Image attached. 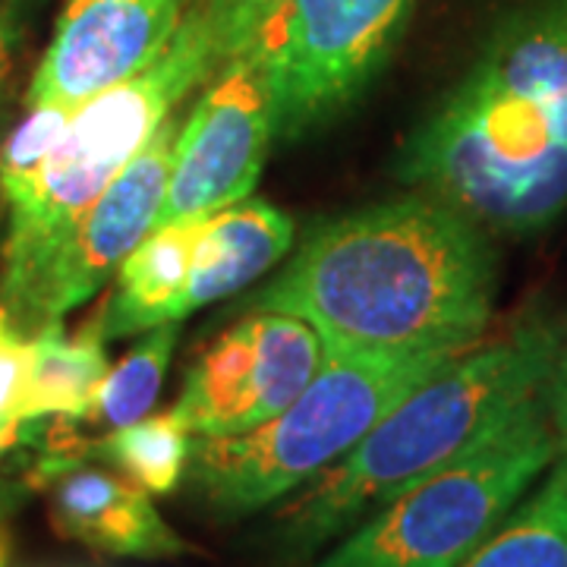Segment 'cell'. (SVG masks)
Listing matches in <instances>:
<instances>
[{"instance_id": "obj_1", "label": "cell", "mask_w": 567, "mask_h": 567, "mask_svg": "<svg viewBox=\"0 0 567 567\" xmlns=\"http://www.w3.org/2000/svg\"><path fill=\"white\" fill-rule=\"evenodd\" d=\"M498 287L486 227L429 193L319 224L244 303L309 322L328 353L461 357Z\"/></svg>"}, {"instance_id": "obj_2", "label": "cell", "mask_w": 567, "mask_h": 567, "mask_svg": "<svg viewBox=\"0 0 567 567\" xmlns=\"http://www.w3.org/2000/svg\"><path fill=\"white\" fill-rule=\"evenodd\" d=\"M401 177L486 230L567 208V0L505 29L401 152Z\"/></svg>"}, {"instance_id": "obj_3", "label": "cell", "mask_w": 567, "mask_h": 567, "mask_svg": "<svg viewBox=\"0 0 567 567\" xmlns=\"http://www.w3.org/2000/svg\"><path fill=\"white\" fill-rule=\"evenodd\" d=\"M561 347L565 324L533 316L505 338L454 357L281 507L275 546L303 558L360 527L401 492L454 461L514 406L539 394Z\"/></svg>"}, {"instance_id": "obj_4", "label": "cell", "mask_w": 567, "mask_h": 567, "mask_svg": "<svg viewBox=\"0 0 567 567\" xmlns=\"http://www.w3.org/2000/svg\"><path fill=\"white\" fill-rule=\"evenodd\" d=\"M221 51L193 3L171 48L133 80L73 107L58 145L17 186L0 189L7 234L0 246V306H17L54 249L140 155L174 107L221 70Z\"/></svg>"}, {"instance_id": "obj_5", "label": "cell", "mask_w": 567, "mask_h": 567, "mask_svg": "<svg viewBox=\"0 0 567 567\" xmlns=\"http://www.w3.org/2000/svg\"><path fill=\"white\" fill-rule=\"evenodd\" d=\"M451 360L328 353L300 398L268 423L240 435H196L186 486L221 520L256 514L341 461Z\"/></svg>"}, {"instance_id": "obj_6", "label": "cell", "mask_w": 567, "mask_h": 567, "mask_svg": "<svg viewBox=\"0 0 567 567\" xmlns=\"http://www.w3.org/2000/svg\"><path fill=\"white\" fill-rule=\"evenodd\" d=\"M558 451L561 435L539 391L442 470L365 517L316 567H461Z\"/></svg>"}, {"instance_id": "obj_7", "label": "cell", "mask_w": 567, "mask_h": 567, "mask_svg": "<svg viewBox=\"0 0 567 567\" xmlns=\"http://www.w3.org/2000/svg\"><path fill=\"white\" fill-rule=\"evenodd\" d=\"M416 0H278L246 51L278 99V136L300 140L360 99Z\"/></svg>"}, {"instance_id": "obj_8", "label": "cell", "mask_w": 567, "mask_h": 567, "mask_svg": "<svg viewBox=\"0 0 567 567\" xmlns=\"http://www.w3.org/2000/svg\"><path fill=\"white\" fill-rule=\"evenodd\" d=\"M275 140V85L262 58L244 51L208 80L177 133L158 224L212 215L249 199Z\"/></svg>"}, {"instance_id": "obj_9", "label": "cell", "mask_w": 567, "mask_h": 567, "mask_svg": "<svg viewBox=\"0 0 567 567\" xmlns=\"http://www.w3.org/2000/svg\"><path fill=\"white\" fill-rule=\"evenodd\" d=\"M324 357L328 350L309 322L249 309L186 372L174 413L193 435H240L300 398Z\"/></svg>"}, {"instance_id": "obj_10", "label": "cell", "mask_w": 567, "mask_h": 567, "mask_svg": "<svg viewBox=\"0 0 567 567\" xmlns=\"http://www.w3.org/2000/svg\"><path fill=\"white\" fill-rule=\"evenodd\" d=\"M177 133V123H164L54 249L17 306L7 309L25 338H35L44 324L63 322L70 309L85 303L158 224Z\"/></svg>"}, {"instance_id": "obj_11", "label": "cell", "mask_w": 567, "mask_h": 567, "mask_svg": "<svg viewBox=\"0 0 567 567\" xmlns=\"http://www.w3.org/2000/svg\"><path fill=\"white\" fill-rule=\"evenodd\" d=\"M193 0H66L41 63L29 104L80 107L162 58Z\"/></svg>"}, {"instance_id": "obj_12", "label": "cell", "mask_w": 567, "mask_h": 567, "mask_svg": "<svg viewBox=\"0 0 567 567\" xmlns=\"http://www.w3.org/2000/svg\"><path fill=\"white\" fill-rule=\"evenodd\" d=\"M51 524L63 539L117 558H177L193 551L167 527L148 492L130 476L95 466H70L51 483Z\"/></svg>"}, {"instance_id": "obj_13", "label": "cell", "mask_w": 567, "mask_h": 567, "mask_svg": "<svg viewBox=\"0 0 567 567\" xmlns=\"http://www.w3.org/2000/svg\"><path fill=\"white\" fill-rule=\"evenodd\" d=\"M293 237L290 215L252 196L205 215L199 262L186 290V316L259 281L290 252Z\"/></svg>"}, {"instance_id": "obj_14", "label": "cell", "mask_w": 567, "mask_h": 567, "mask_svg": "<svg viewBox=\"0 0 567 567\" xmlns=\"http://www.w3.org/2000/svg\"><path fill=\"white\" fill-rule=\"evenodd\" d=\"M104 341L85 324L76 338H66L63 322L44 324L32 338V365L22 398V420L70 416L80 420L107 375Z\"/></svg>"}, {"instance_id": "obj_15", "label": "cell", "mask_w": 567, "mask_h": 567, "mask_svg": "<svg viewBox=\"0 0 567 567\" xmlns=\"http://www.w3.org/2000/svg\"><path fill=\"white\" fill-rule=\"evenodd\" d=\"M461 567H567V451L543 488Z\"/></svg>"}, {"instance_id": "obj_16", "label": "cell", "mask_w": 567, "mask_h": 567, "mask_svg": "<svg viewBox=\"0 0 567 567\" xmlns=\"http://www.w3.org/2000/svg\"><path fill=\"white\" fill-rule=\"evenodd\" d=\"M189 435L193 432L171 406L167 413L104 432V439L92 442V454L123 470L148 495H171L186 480L193 451Z\"/></svg>"}, {"instance_id": "obj_17", "label": "cell", "mask_w": 567, "mask_h": 567, "mask_svg": "<svg viewBox=\"0 0 567 567\" xmlns=\"http://www.w3.org/2000/svg\"><path fill=\"white\" fill-rule=\"evenodd\" d=\"M174 347H177V322L145 331L140 344L126 353V360L107 369L92 404L76 423L114 432V429L142 420L158 401Z\"/></svg>"}, {"instance_id": "obj_18", "label": "cell", "mask_w": 567, "mask_h": 567, "mask_svg": "<svg viewBox=\"0 0 567 567\" xmlns=\"http://www.w3.org/2000/svg\"><path fill=\"white\" fill-rule=\"evenodd\" d=\"M32 365V338L13 324L10 312L0 306V457L20 442L22 398Z\"/></svg>"}, {"instance_id": "obj_19", "label": "cell", "mask_w": 567, "mask_h": 567, "mask_svg": "<svg viewBox=\"0 0 567 567\" xmlns=\"http://www.w3.org/2000/svg\"><path fill=\"white\" fill-rule=\"evenodd\" d=\"M193 3L203 10L215 44L221 51V61L227 63L252 44L278 0H193Z\"/></svg>"}, {"instance_id": "obj_20", "label": "cell", "mask_w": 567, "mask_h": 567, "mask_svg": "<svg viewBox=\"0 0 567 567\" xmlns=\"http://www.w3.org/2000/svg\"><path fill=\"white\" fill-rule=\"evenodd\" d=\"M17 7L10 0H0V111L10 92V80H13V63H17Z\"/></svg>"}, {"instance_id": "obj_21", "label": "cell", "mask_w": 567, "mask_h": 567, "mask_svg": "<svg viewBox=\"0 0 567 567\" xmlns=\"http://www.w3.org/2000/svg\"><path fill=\"white\" fill-rule=\"evenodd\" d=\"M543 398H546L548 416L558 429V435L567 439V344L561 347V353L555 360V369H551L546 388H543Z\"/></svg>"}, {"instance_id": "obj_22", "label": "cell", "mask_w": 567, "mask_h": 567, "mask_svg": "<svg viewBox=\"0 0 567 567\" xmlns=\"http://www.w3.org/2000/svg\"><path fill=\"white\" fill-rule=\"evenodd\" d=\"M10 558V498L0 492V567H7Z\"/></svg>"}, {"instance_id": "obj_23", "label": "cell", "mask_w": 567, "mask_h": 567, "mask_svg": "<svg viewBox=\"0 0 567 567\" xmlns=\"http://www.w3.org/2000/svg\"><path fill=\"white\" fill-rule=\"evenodd\" d=\"M10 3H13L17 10H22V7H29V3H39V0H10Z\"/></svg>"}]
</instances>
